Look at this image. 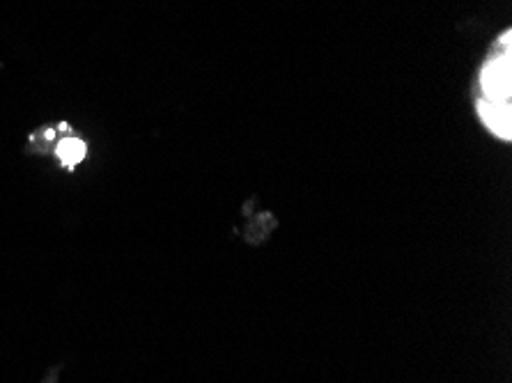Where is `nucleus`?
I'll use <instances>...</instances> for the list:
<instances>
[{"label":"nucleus","mask_w":512,"mask_h":383,"mask_svg":"<svg viewBox=\"0 0 512 383\" xmlns=\"http://www.w3.org/2000/svg\"><path fill=\"white\" fill-rule=\"evenodd\" d=\"M512 60H510V33L503 35L501 44H496L494 56L485 62L483 72H480V92L483 95L478 101L487 104L510 106L512 97Z\"/></svg>","instance_id":"f257e3e1"},{"label":"nucleus","mask_w":512,"mask_h":383,"mask_svg":"<svg viewBox=\"0 0 512 383\" xmlns=\"http://www.w3.org/2000/svg\"><path fill=\"white\" fill-rule=\"evenodd\" d=\"M476 111H478L480 120H483L485 127L490 129L496 138L510 140V136H512V108L510 106L476 101Z\"/></svg>","instance_id":"f03ea898"},{"label":"nucleus","mask_w":512,"mask_h":383,"mask_svg":"<svg viewBox=\"0 0 512 383\" xmlns=\"http://www.w3.org/2000/svg\"><path fill=\"white\" fill-rule=\"evenodd\" d=\"M56 156H58V161L62 163V166L74 168L76 163L83 161L85 143H83L81 138H76V136L62 138L60 143H58V147H56Z\"/></svg>","instance_id":"7ed1b4c3"}]
</instances>
